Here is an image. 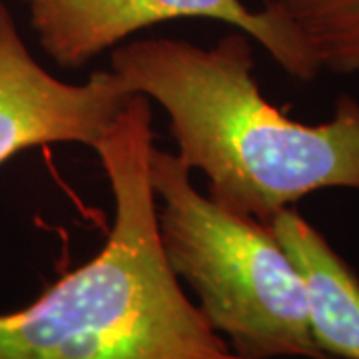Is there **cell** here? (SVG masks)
Here are the masks:
<instances>
[{
	"mask_svg": "<svg viewBox=\"0 0 359 359\" xmlns=\"http://www.w3.org/2000/svg\"><path fill=\"white\" fill-rule=\"evenodd\" d=\"M130 92L162 106L178 158L202 172L208 198L268 226L302 198L359 190V100L344 94L334 116L302 124L264 98L252 76V39L231 28L214 46L130 39L110 50Z\"/></svg>",
	"mask_w": 359,
	"mask_h": 359,
	"instance_id": "cell-1",
	"label": "cell"
},
{
	"mask_svg": "<svg viewBox=\"0 0 359 359\" xmlns=\"http://www.w3.org/2000/svg\"><path fill=\"white\" fill-rule=\"evenodd\" d=\"M152 102L134 94L94 146L114 219L102 250L36 302L0 313V359H242L180 287L150 182Z\"/></svg>",
	"mask_w": 359,
	"mask_h": 359,
	"instance_id": "cell-2",
	"label": "cell"
},
{
	"mask_svg": "<svg viewBox=\"0 0 359 359\" xmlns=\"http://www.w3.org/2000/svg\"><path fill=\"white\" fill-rule=\"evenodd\" d=\"M40 48L60 68L78 70L142 30L174 20H216L259 42L283 72L311 82L318 60L283 16L252 11L242 0H16Z\"/></svg>",
	"mask_w": 359,
	"mask_h": 359,
	"instance_id": "cell-4",
	"label": "cell"
},
{
	"mask_svg": "<svg viewBox=\"0 0 359 359\" xmlns=\"http://www.w3.org/2000/svg\"><path fill=\"white\" fill-rule=\"evenodd\" d=\"M150 182L168 266L231 351L242 359H327L311 335L299 271L271 228L214 204L196 190L192 170L156 146Z\"/></svg>",
	"mask_w": 359,
	"mask_h": 359,
	"instance_id": "cell-3",
	"label": "cell"
},
{
	"mask_svg": "<svg viewBox=\"0 0 359 359\" xmlns=\"http://www.w3.org/2000/svg\"><path fill=\"white\" fill-rule=\"evenodd\" d=\"M134 92L112 70L72 84L36 62L0 2V166L20 152L82 144L94 150Z\"/></svg>",
	"mask_w": 359,
	"mask_h": 359,
	"instance_id": "cell-5",
	"label": "cell"
},
{
	"mask_svg": "<svg viewBox=\"0 0 359 359\" xmlns=\"http://www.w3.org/2000/svg\"><path fill=\"white\" fill-rule=\"evenodd\" d=\"M268 226L304 282L316 346L325 355L359 359L358 276L294 208L273 216Z\"/></svg>",
	"mask_w": 359,
	"mask_h": 359,
	"instance_id": "cell-6",
	"label": "cell"
},
{
	"mask_svg": "<svg viewBox=\"0 0 359 359\" xmlns=\"http://www.w3.org/2000/svg\"><path fill=\"white\" fill-rule=\"evenodd\" d=\"M299 32L321 72L359 74V0H264Z\"/></svg>",
	"mask_w": 359,
	"mask_h": 359,
	"instance_id": "cell-7",
	"label": "cell"
}]
</instances>
